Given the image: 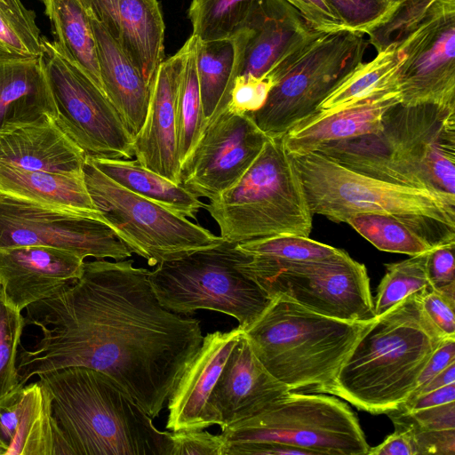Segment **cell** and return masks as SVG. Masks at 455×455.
I'll use <instances>...</instances> for the list:
<instances>
[{
  "instance_id": "cell-1",
  "label": "cell",
  "mask_w": 455,
  "mask_h": 455,
  "mask_svg": "<svg viewBox=\"0 0 455 455\" xmlns=\"http://www.w3.org/2000/svg\"><path fill=\"white\" fill-rule=\"evenodd\" d=\"M41 339L17 355L20 384L71 366L100 371L156 418L199 350V321L164 308L132 259L84 261L81 276L26 308Z\"/></svg>"
},
{
  "instance_id": "cell-2",
  "label": "cell",
  "mask_w": 455,
  "mask_h": 455,
  "mask_svg": "<svg viewBox=\"0 0 455 455\" xmlns=\"http://www.w3.org/2000/svg\"><path fill=\"white\" fill-rule=\"evenodd\" d=\"M37 376L66 455H169L171 433L108 375L71 366Z\"/></svg>"
},
{
  "instance_id": "cell-3",
  "label": "cell",
  "mask_w": 455,
  "mask_h": 455,
  "mask_svg": "<svg viewBox=\"0 0 455 455\" xmlns=\"http://www.w3.org/2000/svg\"><path fill=\"white\" fill-rule=\"evenodd\" d=\"M419 292L373 319L327 395L371 414H388L400 408L431 355L447 338L426 315Z\"/></svg>"
},
{
  "instance_id": "cell-4",
  "label": "cell",
  "mask_w": 455,
  "mask_h": 455,
  "mask_svg": "<svg viewBox=\"0 0 455 455\" xmlns=\"http://www.w3.org/2000/svg\"><path fill=\"white\" fill-rule=\"evenodd\" d=\"M372 321L330 317L276 296L243 331L261 363L290 391L328 394Z\"/></svg>"
},
{
  "instance_id": "cell-5",
  "label": "cell",
  "mask_w": 455,
  "mask_h": 455,
  "mask_svg": "<svg viewBox=\"0 0 455 455\" xmlns=\"http://www.w3.org/2000/svg\"><path fill=\"white\" fill-rule=\"evenodd\" d=\"M291 156L313 215L340 223L363 213L386 214L433 247L455 242V202L359 173L316 152Z\"/></svg>"
},
{
  "instance_id": "cell-6",
  "label": "cell",
  "mask_w": 455,
  "mask_h": 455,
  "mask_svg": "<svg viewBox=\"0 0 455 455\" xmlns=\"http://www.w3.org/2000/svg\"><path fill=\"white\" fill-rule=\"evenodd\" d=\"M204 208L220 237L235 243L280 235L307 237L312 230L313 213L283 136L268 137L241 178Z\"/></svg>"
},
{
  "instance_id": "cell-7",
  "label": "cell",
  "mask_w": 455,
  "mask_h": 455,
  "mask_svg": "<svg viewBox=\"0 0 455 455\" xmlns=\"http://www.w3.org/2000/svg\"><path fill=\"white\" fill-rule=\"evenodd\" d=\"M237 243H219L164 261L149 271L152 289L166 309L186 315L199 309L234 317L245 331L272 299L237 267L244 253Z\"/></svg>"
},
{
  "instance_id": "cell-8",
  "label": "cell",
  "mask_w": 455,
  "mask_h": 455,
  "mask_svg": "<svg viewBox=\"0 0 455 455\" xmlns=\"http://www.w3.org/2000/svg\"><path fill=\"white\" fill-rule=\"evenodd\" d=\"M225 445L277 443L314 455H367L370 446L356 415L327 394L289 391L259 413L221 429Z\"/></svg>"
},
{
  "instance_id": "cell-9",
  "label": "cell",
  "mask_w": 455,
  "mask_h": 455,
  "mask_svg": "<svg viewBox=\"0 0 455 455\" xmlns=\"http://www.w3.org/2000/svg\"><path fill=\"white\" fill-rule=\"evenodd\" d=\"M237 267L271 299L283 296L340 320L364 322L376 317L367 269L343 250L323 259L307 261L274 260L244 253Z\"/></svg>"
},
{
  "instance_id": "cell-10",
  "label": "cell",
  "mask_w": 455,
  "mask_h": 455,
  "mask_svg": "<svg viewBox=\"0 0 455 455\" xmlns=\"http://www.w3.org/2000/svg\"><path fill=\"white\" fill-rule=\"evenodd\" d=\"M87 190L119 238L150 267L212 247L222 239L188 218L120 186L86 156L83 167Z\"/></svg>"
},
{
  "instance_id": "cell-11",
  "label": "cell",
  "mask_w": 455,
  "mask_h": 455,
  "mask_svg": "<svg viewBox=\"0 0 455 455\" xmlns=\"http://www.w3.org/2000/svg\"><path fill=\"white\" fill-rule=\"evenodd\" d=\"M369 44L363 34L348 29L322 36L250 114L257 126L269 138L283 136L363 62Z\"/></svg>"
},
{
  "instance_id": "cell-12",
  "label": "cell",
  "mask_w": 455,
  "mask_h": 455,
  "mask_svg": "<svg viewBox=\"0 0 455 455\" xmlns=\"http://www.w3.org/2000/svg\"><path fill=\"white\" fill-rule=\"evenodd\" d=\"M40 57L58 125L86 156L132 159L133 135L104 92L45 36Z\"/></svg>"
},
{
  "instance_id": "cell-13",
  "label": "cell",
  "mask_w": 455,
  "mask_h": 455,
  "mask_svg": "<svg viewBox=\"0 0 455 455\" xmlns=\"http://www.w3.org/2000/svg\"><path fill=\"white\" fill-rule=\"evenodd\" d=\"M380 132L409 187L455 202V108L397 103L386 112Z\"/></svg>"
},
{
  "instance_id": "cell-14",
  "label": "cell",
  "mask_w": 455,
  "mask_h": 455,
  "mask_svg": "<svg viewBox=\"0 0 455 455\" xmlns=\"http://www.w3.org/2000/svg\"><path fill=\"white\" fill-rule=\"evenodd\" d=\"M20 246L56 248L84 259L132 254L105 222L0 196V249Z\"/></svg>"
},
{
  "instance_id": "cell-15",
  "label": "cell",
  "mask_w": 455,
  "mask_h": 455,
  "mask_svg": "<svg viewBox=\"0 0 455 455\" xmlns=\"http://www.w3.org/2000/svg\"><path fill=\"white\" fill-rule=\"evenodd\" d=\"M401 104L455 108V0H447L395 44Z\"/></svg>"
},
{
  "instance_id": "cell-16",
  "label": "cell",
  "mask_w": 455,
  "mask_h": 455,
  "mask_svg": "<svg viewBox=\"0 0 455 455\" xmlns=\"http://www.w3.org/2000/svg\"><path fill=\"white\" fill-rule=\"evenodd\" d=\"M267 136L249 113L227 106L212 115L180 167V185L212 199L234 185L262 149Z\"/></svg>"
},
{
  "instance_id": "cell-17",
  "label": "cell",
  "mask_w": 455,
  "mask_h": 455,
  "mask_svg": "<svg viewBox=\"0 0 455 455\" xmlns=\"http://www.w3.org/2000/svg\"><path fill=\"white\" fill-rule=\"evenodd\" d=\"M239 76L269 78L274 86L324 34L283 0H261L245 24Z\"/></svg>"
},
{
  "instance_id": "cell-18",
  "label": "cell",
  "mask_w": 455,
  "mask_h": 455,
  "mask_svg": "<svg viewBox=\"0 0 455 455\" xmlns=\"http://www.w3.org/2000/svg\"><path fill=\"white\" fill-rule=\"evenodd\" d=\"M188 40L158 66L150 84L145 120L133 136V153L145 168L180 185L176 100Z\"/></svg>"
},
{
  "instance_id": "cell-19",
  "label": "cell",
  "mask_w": 455,
  "mask_h": 455,
  "mask_svg": "<svg viewBox=\"0 0 455 455\" xmlns=\"http://www.w3.org/2000/svg\"><path fill=\"white\" fill-rule=\"evenodd\" d=\"M289 391L261 363L243 331L210 396L214 424L224 429L251 418Z\"/></svg>"
},
{
  "instance_id": "cell-20",
  "label": "cell",
  "mask_w": 455,
  "mask_h": 455,
  "mask_svg": "<svg viewBox=\"0 0 455 455\" xmlns=\"http://www.w3.org/2000/svg\"><path fill=\"white\" fill-rule=\"evenodd\" d=\"M150 82L164 60L165 25L158 0H81Z\"/></svg>"
},
{
  "instance_id": "cell-21",
  "label": "cell",
  "mask_w": 455,
  "mask_h": 455,
  "mask_svg": "<svg viewBox=\"0 0 455 455\" xmlns=\"http://www.w3.org/2000/svg\"><path fill=\"white\" fill-rule=\"evenodd\" d=\"M84 259L56 248L20 246L0 249V284L19 311L54 294L79 278Z\"/></svg>"
},
{
  "instance_id": "cell-22",
  "label": "cell",
  "mask_w": 455,
  "mask_h": 455,
  "mask_svg": "<svg viewBox=\"0 0 455 455\" xmlns=\"http://www.w3.org/2000/svg\"><path fill=\"white\" fill-rule=\"evenodd\" d=\"M243 330L216 331L204 336L195 357L171 394L166 428L171 431L205 429L214 424L211 394Z\"/></svg>"
},
{
  "instance_id": "cell-23",
  "label": "cell",
  "mask_w": 455,
  "mask_h": 455,
  "mask_svg": "<svg viewBox=\"0 0 455 455\" xmlns=\"http://www.w3.org/2000/svg\"><path fill=\"white\" fill-rule=\"evenodd\" d=\"M0 455H66L51 395L39 380L0 397Z\"/></svg>"
},
{
  "instance_id": "cell-24",
  "label": "cell",
  "mask_w": 455,
  "mask_h": 455,
  "mask_svg": "<svg viewBox=\"0 0 455 455\" xmlns=\"http://www.w3.org/2000/svg\"><path fill=\"white\" fill-rule=\"evenodd\" d=\"M86 154L47 116L0 132V162L31 171L83 175Z\"/></svg>"
},
{
  "instance_id": "cell-25",
  "label": "cell",
  "mask_w": 455,
  "mask_h": 455,
  "mask_svg": "<svg viewBox=\"0 0 455 455\" xmlns=\"http://www.w3.org/2000/svg\"><path fill=\"white\" fill-rule=\"evenodd\" d=\"M401 102L400 92L321 116H308L292 126L283 140L290 155L313 153L321 145L378 132L386 112Z\"/></svg>"
},
{
  "instance_id": "cell-26",
  "label": "cell",
  "mask_w": 455,
  "mask_h": 455,
  "mask_svg": "<svg viewBox=\"0 0 455 455\" xmlns=\"http://www.w3.org/2000/svg\"><path fill=\"white\" fill-rule=\"evenodd\" d=\"M47 116L56 108L41 57L0 51V132Z\"/></svg>"
},
{
  "instance_id": "cell-27",
  "label": "cell",
  "mask_w": 455,
  "mask_h": 455,
  "mask_svg": "<svg viewBox=\"0 0 455 455\" xmlns=\"http://www.w3.org/2000/svg\"><path fill=\"white\" fill-rule=\"evenodd\" d=\"M0 196L107 223L87 190L84 174L31 171L0 162Z\"/></svg>"
},
{
  "instance_id": "cell-28",
  "label": "cell",
  "mask_w": 455,
  "mask_h": 455,
  "mask_svg": "<svg viewBox=\"0 0 455 455\" xmlns=\"http://www.w3.org/2000/svg\"><path fill=\"white\" fill-rule=\"evenodd\" d=\"M89 16L96 43L103 91L134 136L147 115L149 84L105 28L90 14Z\"/></svg>"
},
{
  "instance_id": "cell-29",
  "label": "cell",
  "mask_w": 455,
  "mask_h": 455,
  "mask_svg": "<svg viewBox=\"0 0 455 455\" xmlns=\"http://www.w3.org/2000/svg\"><path fill=\"white\" fill-rule=\"evenodd\" d=\"M245 30L212 42L197 38L196 57L204 116L208 120L228 103L243 60Z\"/></svg>"
},
{
  "instance_id": "cell-30",
  "label": "cell",
  "mask_w": 455,
  "mask_h": 455,
  "mask_svg": "<svg viewBox=\"0 0 455 455\" xmlns=\"http://www.w3.org/2000/svg\"><path fill=\"white\" fill-rule=\"evenodd\" d=\"M87 156L100 172L120 186L180 216L196 219L199 211L205 207L199 197L181 185L143 167L137 160Z\"/></svg>"
},
{
  "instance_id": "cell-31",
  "label": "cell",
  "mask_w": 455,
  "mask_h": 455,
  "mask_svg": "<svg viewBox=\"0 0 455 455\" xmlns=\"http://www.w3.org/2000/svg\"><path fill=\"white\" fill-rule=\"evenodd\" d=\"M42 1L55 44L103 91L91 19L81 0Z\"/></svg>"
},
{
  "instance_id": "cell-32",
  "label": "cell",
  "mask_w": 455,
  "mask_h": 455,
  "mask_svg": "<svg viewBox=\"0 0 455 455\" xmlns=\"http://www.w3.org/2000/svg\"><path fill=\"white\" fill-rule=\"evenodd\" d=\"M399 63L395 45L379 52L371 61L358 65L310 116L325 115L389 92H400Z\"/></svg>"
},
{
  "instance_id": "cell-33",
  "label": "cell",
  "mask_w": 455,
  "mask_h": 455,
  "mask_svg": "<svg viewBox=\"0 0 455 455\" xmlns=\"http://www.w3.org/2000/svg\"><path fill=\"white\" fill-rule=\"evenodd\" d=\"M188 40V50L180 73L176 100L177 134L181 164L190 154L207 123L203 112L196 68L197 37L191 35Z\"/></svg>"
},
{
  "instance_id": "cell-34",
  "label": "cell",
  "mask_w": 455,
  "mask_h": 455,
  "mask_svg": "<svg viewBox=\"0 0 455 455\" xmlns=\"http://www.w3.org/2000/svg\"><path fill=\"white\" fill-rule=\"evenodd\" d=\"M261 0H192L188 16L192 35L202 42L231 37Z\"/></svg>"
},
{
  "instance_id": "cell-35",
  "label": "cell",
  "mask_w": 455,
  "mask_h": 455,
  "mask_svg": "<svg viewBox=\"0 0 455 455\" xmlns=\"http://www.w3.org/2000/svg\"><path fill=\"white\" fill-rule=\"evenodd\" d=\"M346 223L383 251L414 256L434 248L404 223L389 215L363 213L349 218Z\"/></svg>"
},
{
  "instance_id": "cell-36",
  "label": "cell",
  "mask_w": 455,
  "mask_h": 455,
  "mask_svg": "<svg viewBox=\"0 0 455 455\" xmlns=\"http://www.w3.org/2000/svg\"><path fill=\"white\" fill-rule=\"evenodd\" d=\"M430 251L385 265L386 274L379 284L373 301L376 316L409 295L430 287L427 274V260Z\"/></svg>"
},
{
  "instance_id": "cell-37",
  "label": "cell",
  "mask_w": 455,
  "mask_h": 455,
  "mask_svg": "<svg viewBox=\"0 0 455 455\" xmlns=\"http://www.w3.org/2000/svg\"><path fill=\"white\" fill-rule=\"evenodd\" d=\"M247 255L281 261L319 260L341 249L310 239L308 236L280 235L236 244Z\"/></svg>"
},
{
  "instance_id": "cell-38",
  "label": "cell",
  "mask_w": 455,
  "mask_h": 455,
  "mask_svg": "<svg viewBox=\"0 0 455 455\" xmlns=\"http://www.w3.org/2000/svg\"><path fill=\"white\" fill-rule=\"evenodd\" d=\"M42 37L32 10L18 11L0 1V51L41 56Z\"/></svg>"
},
{
  "instance_id": "cell-39",
  "label": "cell",
  "mask_w": 455,
  "mask_h": 455,
  "mask_svg": "<svg viewBox=\"0 0 455 455\" xmlns=\"http://www.w3.org/2000/svg\"><path fill=\"white\" fill-rule=\"evenodd\" d=\"M447 0H403L380 24L370 30L369 44L381 52L395 44L412 28Z\"/></svg>"
},
{
  "instance_id": "cell-40",
  "label": "cell",
  "mask_w": 455,
  "mask_h": 455,
  "mask_svg": "<svg viewBox=\"0 0 455 455\" xmlns=\"http://www.w3.org/2000/svg\"><path fill=\"white\" fill-rule=\"evenodd\" d=\"M25 325L21 312L7 300L0 284V397L20 385L17 355Z\"/></svg>"
},
{
  "instance_id": "cell-41",
  "label": "cell",
  "mask_w": 455,
  "mask_h": 455,
  "mask_svg": "<svg viewBox=\"0 0 455 455\" xmlns=\"http://www.w3.org/2000/svg\"><path fill=\"white\" fill-rule=\"evenodd\" d=\"M348 30L367 34L385 20L399 2L389 0H326Z\"/></svg>"
},
{
  "instance_id": "cell-42",
  "label": "cell",
  "mask_w": 455,
  "mask_h": 455,
  "mask_svg": "<svg viewBox=\"0 0 455 455\" xmlns=\"http://www.w3.org/2000/svg\"><path fill=\"white\" fill-rule=\"evenodd\" d=\"M273 87V82L266 76L257 78L238 76L235 79L227 107L239 114L255 112L264 105Z\"/></svg>"
},
{
  "instance_id": "cell-43",
  "label": "cell",
  "mask_w": 455,
  "mask_h": 455,
  "mask_svg": "<svg viewBox=\"0 0 455 455\" xmlns=\"http://www.w3.org/2000/svg\"><path fill=\"white\" fill-rule=\"evenodd\" d=\"M455 242L434 247L428 253L427 274L430 286L455 299Z\"/></svg>"
},
{
  "instance_id": "cell-44",
  "label": "cell",
  "mask_w": 455,
  "mask_h": 455,
  "mask_svg": "<svg viewBox=\"0 0 455 455\" xmlns=\"http://www.w3.org/2000/svg\"><path fill=\"white\" fill-rule=\"evenodd\" d=\"M221 435L204 429L172 431L169 455H224Z\"/></svg>"
},
{
  "instance_id": "cell-45",
  "label": "cell",
  "mask_w": 455,
  "mask_h": 455,
  "mask_svg": "<svg viewBox=\"0 0 455 455\" xmlns=\"http://www.w3.org/2000/svg\"><path fill=\"white\" fill-rule=\"evenodd\" d=\"M387 415L422 430L455 429V402L413 411L396 410Z\"/></svg>"
},
{
  "instance_id": "cell-46",
  "label": "cell",
  "mask_w": 455,
  "mask_h": 455,
  "mask_svg": "<svg viewBox=\"0 0 455 455\" xmlns=\"http://www.w3.org/2000/svg\"><path fill=\"white\" fill-rule=\"evenodd\" d=\"M421 306L435 327L447 338H455V299L431 286L419 292Z\"/></svg>"
},
{
  "instance_id": "cell-47",
  "label": "cell",
  "mask_w": 455,
  "mask_h": 455,
  "mask_svg": "<svg viewBox=\"0 0 455 455\" xmlns=\"http://www.w3.org/2000/svg\"><path fill=\"white\" fill-rule=\"evenodd\" d=\"M315 30L332 33L347 29L326 0H283Z\"/></svg>"
},
{
  "instance_id": "cell-48",
  "label": "cell",
  "mask_w": 455,
  "mask_h": 455,
  "mask_svg": "<svg viewBox=\"0 0 455 455\" xmlns=\"http://www.w3.org/2000/svg\"><path fill=\"white\" fill-rule=\"evenodd\" d=\"M392 421L395 426H404L411 429L419 454L454 455L455 429L428 431L400 420L392 419Z\"/></svg>"
},
{
  "instance_id": "cell-49",
  "label": "cell",
  "mask_w": 455,
  "mask_h": 455,
  "mask_svg": "<svg viewBox=\"0 0 455 455\" xmlns=\"http://www.w3.org/2000/svg\"><path fill=\"white\" fill-rule=\"evenodd\" d=\"M395 432L381 443L369 449L367 455H417L419 454L411 428L395 425Z\"/></svg>"
},
{
  "instance_id": "cell-50",
  "label": "cell",
  "mask_w": 455,
  "mask_h": 455,
  "mask_svg": "<svg viewBox=\"0 0 455 455\" xmlns=\"http://www.w3.org/2000/svg\"><path fill=\"white\" fill-rule=\"evenodd\" d=\"M224 455H314L311 451L277 443H236L225 445Z\"/></svg>"
},
{
  "instance_id": "cell-51",
  "label": "cell",
  "mask_w": 455,
  "mask_h": 455,
  "mask_svg": "<svg viewBox=\"0 0 455 455\" xmlns=\"http://www.w3.org/2000/svg\"><path fill=\"white\" fill-rule=\"evenodd\" d=\"M454 362L455 338H446L429 358L417 380L415 388L427 383L431 379Z\"/></svg>"
},
{
  "instance_id": "cell-52",
  "label": "cell",
  "mask_w": 455,
  "mask_h": 455,
  "mask_svg": "<svg viewBox=\"0 0 455 455\" xmlns=\"http://www.w3.org/2000/svg\"><path fill=\"white\" fill-rule=\"evenodd\" d=\"M455 402V383L406 400L398 410L413 411Z\"/></svg>"
},
{
  "instance_id": "cell-53",
  "label": "cell",
  "mask_w": 455,
  "mask_h": 455,
  "mask_svg": "<svg viewBox=\"0 0 455 455\" xmlns=\"http://www.w3.org/2000/svg\"><path fill=\"white\" fill-rule=\"evenodd\" d=\"M455 383V362L451 363L425 385L415 388L406 400L431 392L445 385Z\"/></svg>"
},
{
  "instance_id": "cell-54",
  "label": "cell",
  "mask_w": 455,
  "mask_h": 455,
  "mask_svg": "<svg viewBox=\"0 0 455 455\" xmlns=\"http://www.w3.org/2000/svg\"><path fill=\"white\" fill-rule=\"evenodd\" d=\"M0 1L8 4L12 8L18 10V11L25 12V11L28 10L24 6V4L21 3L20 0H0Z\"/></svg>"
},
{
  "instance_id": "cell-55",
  "label": "cell",
  "mask_w": 455,
  "mask_h": 455,
  "mask_svg": "<svg viewBox=\"0 0 455 455\" xmlns=\"http://www.w3.org/2000/svg\"><path fill=\"white\" fill-rule=\"evenodd\" d=\"M389 1H391V2H401L403 0H389Z\"/></svg>"
}]
</instances>
